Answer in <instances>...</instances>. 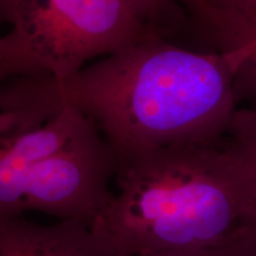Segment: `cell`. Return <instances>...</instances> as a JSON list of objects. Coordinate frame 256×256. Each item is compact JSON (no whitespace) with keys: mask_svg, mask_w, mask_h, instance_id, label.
<instances>
[{"mask_svg":"<svg viewBox=\"0 0 256 256\" xmlns=\"http://www.w3.org/2000/svg\"><path fill=\"white\" fill-rule=\"evenodd\" d=\"M232 55L200 52L152 34L63 78L51 100L94 124L119 162L171 146L220 142L235 108Z\"/></svg>","mask_w":256,"mask_h":256,"instance_id":"obj_1","label":"cell"},{"mask_svg":"<svg viewBox=\"0 0 256 256\" xmlns=\"http://www.w3.org/2000/svg\"><path fill=\"white\" fill-rule=\"evenodd\" d=\"M116 190L92 229L124 256L250 246L256 164L218 142L164 147L119 162Z\"/></svg>","mask_w":256,"mask_h":256,"instance_id":"obj_2","label":"cell"},{"mask_svg":"<svg viewBox=\"0 0 256 256\" xmlns=\"http://www.w3.org/2000/svg\"><path fill=\"white\" fill-rule=\"evenodd\" d=\"M118 166L94 124L63 106L40 126L0 134V218L40 211L92 228Z\"/></svg>","mask_w":256,"mask_h":256,"instance_id":"obj_3","label":"cell"},{"mask_svg":"<svg viewBox=\"0 0 256 256\" xmlns=\"http://www.w3.org/2000/svg\"><path fill=\"white\" fill-rule=\"evenodd\" d=\"M8 24L42 70L57 78L162 34L136 0H8Z\"/></svg>","mask_w":256,"mask_h":256,"instance_id":"obj_4","label":"cell"},{"mask_svg":"<svg viewBox=\"0 0 256 256\" xmlns=\"http://www.w3.org/2000/svg\"><path fill=\"white\" fill-rule=\"evenodd\" d=\"M0 256H124L76 220L43 226L24 217L0 218Z\"/></svg>","mask_w":256,"mask_h":256,"instance_id":"obj_5","label":"cell"},{"mask_svg":"<svg viewBox=\"0 0 256 256\" xmlns=\"http://www.w3.org/2000/svg\"><path fill=\"white\" fill-rule=\"evenodd\" d=\"M217 48L238 54L256 43V0H174Z\"/></svg>","mask_w":256,"mask_h":256,"instance_id":"obj_6","label":"cell"},{"mask_svg":"<svg viewBox=\"0 0 256 256\" xmlns=\"http://www.w3.org/2000/svg\"><path fill=\"white\" fill-rule=\"evenodd\" d=\"M46 74L18 34L10 30L0 36V83L20 75Z\"/></svg>","mask_w":256,"mask_h":256,"instance_id":"obj_7","label":"cell"},{"mask_svg":"<svg viewBox=\"0 0 256 256\" xmlns=\"http://www.w3.org/2000/svg\"><path fill=\"white\" fill-rule=\"evenodd\" d=\"M228 133L234 148L256 164V108L236 110Z\"/></svg>","mask_w":256,"mask_h":256,"instance_id":"obj_8","label":"cell"},{"mask_svg":"<svg viewBox=\"0 0 256 256\" xmlns=\"http://www.w3.org/2000/svg\"><path fill=\"white\" fill-rule=\"evenodd\" d=\"M236 62V86L256 95V43L238 54H230Z\"/></svg>","mask_w":256,"mask_h":256,"instance_id":"obj_9","label":"cell"},{"mask_svg":"<svg viewBox=\"0 0 256 256\" xmlns=\"http://www.w3.org/2000/svg\"><path fill=\"white\" fill-rule=\"evenodd\" d=\"M153 28L160 32V23L174 10V0H136Z\"/></svg>","mask_w":256,"mask_h":256,"instance_id":"obj_10","label":"cell"},{"mask_svg":"<svg viewBox=\"0 0 256 256\" xmlns=\"http://www.w3.org/2000/svg\"><path fill=\"white\" fill-rule=\"evenodd\" d=\"M168 256H256V252L250 246H232V247L211 249V250L185 252V254Z\"/></svg>","mask_w":256,"mask_h":256,"instance_id":"obj_11","label":"cell"},{"mask_svg":"<svg viewBox=\"0 0 256 256\" xmlns=\"http://www.w3.org/2000/svg\"><path fill=\"white\" fill-rule=\"evenodd\" d=\"M248 235H249V240H250L252 248H254L256 252V190H255L254 197H252L250 212H249Z\"/></svg>","mask_w":256,"mask_h":256,"instance_id":"obj_12","label":"cell"},{"mask_svg":"<svg viewBox=\"0 0 256 256\" xmlns=\"http://www.w3.org/2000/svg\"><path fill=\"white\" fill-rule=\"evenodd\" d=\"M8 0H0V28L8 24Z\"/></svg>","mask_w":256,"mask_h":256,"instance_id":"obj_13","label":"cell"}]
</instances>
